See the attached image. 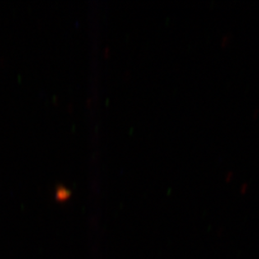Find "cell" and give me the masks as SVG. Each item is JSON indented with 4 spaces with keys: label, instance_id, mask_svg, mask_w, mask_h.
Segmentation results:
<instances>
[{
    "label": "cell",
    "instance_id": "cell-1",
    "mask_svg": "<svg viewBox=\"0 0 259 259\" xmlns=\"http://www.w3.org/2000/svg\"><path fill=\"white\" fill-rule=\"evenodd\" d=\"M69 195H70V192L66 189L59 188L57 190V196L59 200H65L68 197Z\"/></svg>",
    "mask_w": 259,
    "mask_h": 259
}]
</instances>
